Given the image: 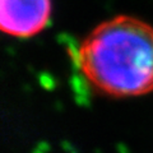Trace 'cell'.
<instances>
[{
    "mask_svg": "<svg viewBox=\"0 0 153 153\" xmlns=\"http://www.w3.org/2000/svg\"><path fill=\"white\" fill-rule=\"evenodd\" d=\"M75 63L88 83L105 96L138 97L153 92V27L117 16L94 27L80 42Z\"/></svg>",
    "mask_w": 153,
    "mask_h": 153,
    "instance_id": "obj_1",
    "label": "cell"
},
{
    "mask_svg": "<svg viewBox=\"0 0 153 153\" xmlns=\"http://www.w3.org/2000/svg\"><path fill=\"white\" fill-rule=\"evenodd\" d=\"M51 0H0V32L28 38L42 32L50 22Z\"/></svg>",
    "mask_w": 153,
    "mask_h": 153,
    "instance_id": "obj_2",
    "label": "cell"
}]
</instances>
